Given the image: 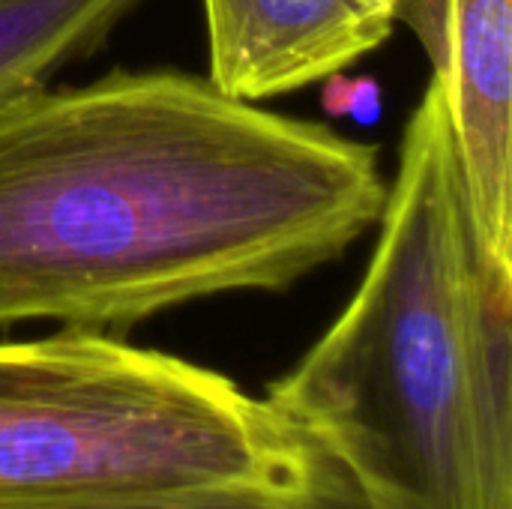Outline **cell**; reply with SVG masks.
Wrapping results in <instances>:
<instances>
[{
	"mask_svg": "<svg viewBox=\"0 0 512 509\" xmlns=\"http://www.w3.org/2000/svg\"><path fill=\"white\" fill-rule=\"evenodd\" d=\"M144 0H0V111L96 54Z\"/></svg>",
	"mask_w": 512,
	"mask_h": 509,
	"instance_id": "obj_7",
	"label": "cell"
},
{
	"mask_svg": "<svg viewBox=\"0 0 512 509\" xmlns=\"http://www.w3.org/2000/svg\"><path fill=\"white\" fill-rule=\"evenodd\" d=\"M0 509H372V504L345 459L297 429L294 444L258 471L0 495Z\"/></svg>",
	"mask_w": 512,
	"mask_h": 509,
	"instance_id": "obj_6",
	"label": "cell"
},
{
	"mask_svg": "<svg viewBox=\"0 0 512 509\" xmlns=\"http://www.w3.org/2000/svg\"><path fill=\"white\" fill-rule=\"evenodd\" d=\"M396 21L441 84L480 246L512 273V0H399Z\"/></svg>",
	"mask_w": 512,
	"mask_h": 509,
	"instance_id": "obj_4",
	"label": "cell"
},
{
	"mask_svg": "<svg viewBox=\"0 0 512 509\" xmlns=\"http://www.w3.org/2000/svg\"><path fill=\"white\" fill-rule=\"evenodd\" d=\"M297 426L267 399L111 333L0 339V495L258 471Z\"/></svg>",
	"mask_w": 512,
	"mask_h": 509,
	"instance_id": "obj_3",
	"label": "cell"
},
{
	"mask_svg": "<svg viewBox=\"0 0 512 509\" xmlns=\"http://www.w3.org/2000/svg\"><path fill=\"white\" fill-rule=\"evenodd\" d=\"M327 90H324V105L330 114L336 117H357L363 123H372L381 111V93L375 81H351L342 75L327 78Z\"/></svg>",
	"mask_w": 512,
	"mask_h": 509,
	"instance_id": "obj_8",
	"label": "cell"
},
{
	"mask_svg": "<svg viewBox=\"0 0 512 509\" xmlns=\"http://www.w3.org/2000/svg\"><path fill=\"white\" fill-rule=\"evenodd\" d=\"M399 0H204L210 84L258 102L345 72L381 48Z\"/></svg>",
	"mask_w": 512,
	"mask_h": 509,
	"instance_id": "obj_5",
	"label": "cell"
},
{
	"mask_svg": "<svg viewBox=\"0 0 512 509\" xmlns=\"http://www.w3.org/2000/svg\"><path fill=\"white\" fill-rule=\"evenodd\" d=\"M387 201L372 144L174 69L0 111V327L114 333L345 255Z\"/></svg>",
	"mask_w": 512,
	"mask_h": 509,
	"instance_id": "obj_1",
	"label": "cell"
},
{
	"mask_svg": "<svg viewBox=\"0 0 512 509\" xmlns=\"http://www.w3.org/2000/svg\"><path fill=\"white\" fill-rule=\"evenodd\" d=\"M378 225L357 294L264 399L372 509H512V273L480 246L435 78Z\"/></svg>",
	"mask_w": 512,
	"mask_h": 509,
	"instance_id": "obj_2",
	"label": "cell"
}]
</instances>
